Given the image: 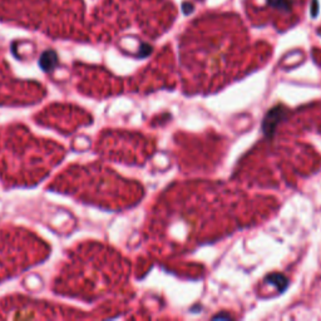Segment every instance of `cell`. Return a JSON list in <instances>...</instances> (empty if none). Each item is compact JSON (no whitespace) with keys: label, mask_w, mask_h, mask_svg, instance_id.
I'll list each match as a JSON object with an SVG mask.
<instances>
[{"label":"cell","mask_w":321,"mask_h":321,"mask_svg":"<svg viewBox=\"0 0 321 321\" xmlns=\"http://www.w3.org/2000/svg\"><path fill=\"white\" fill-rule=\"evenodd\" d=\"M55 64H57V57H55V54L53 53V51H50V53H45L40 60V65L44 70L53 69V67H54Z\"/></svg>","instance_id":"cell-1"},{"label":"cell","mask_w":321,"mask_h":321,"mask_svg":"<svg viewBox=\"0 0 321 321\" xmlns=\"http://www.w3.org/2000/svg\"><path fill=\"white\" fill-rule=\"evenodd\" d=\"M266 281L269 284H273L278 288L279 291H283L284 289L286 288L288 283H286V279L284 278L283 275H279V274H274V275H270L266 279Z\"/></svg>","instance_id":"cell-2"},{"label":"cell","mask_w":321,"mask_h":321,"mask_svg":"<svg viewBox=\"0 0 321 321\" xmlns=\"http://www.w3.org/2000/svg\"><path fill=\"white\" fill-rule=\"evenodd\" d=\"M267 3L281 11H289L294 4V0H267Z\"/></svg>","instance_id":"cell-3"}]
</instances>
